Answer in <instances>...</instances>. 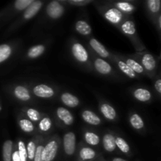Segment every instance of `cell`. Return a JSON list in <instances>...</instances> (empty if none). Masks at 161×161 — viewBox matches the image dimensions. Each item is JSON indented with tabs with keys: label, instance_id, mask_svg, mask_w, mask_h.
Returning <instances> with one entry per match:
<instances>
[{
	"label": "cell",
	"instance_id": "obj_35",
	"mask_svg": "<svg viewBox=\"0 0 161 161\" xmlns=\"http://www.w3.org/2000/svg\"><path fill=\"white\" fill-rule=\"evenodd\" d=\"M44 146L42 141L40 139L38 140L37 145L36 148V153H35V157L33 161H42V152H43Z\"/></svg>",
	"mask_w": 161,
	"mask_h": 161
},
{
	"label": "cell",
	"instance_id": "obj_43",
	"mask_svg": "<svg viewBox=\"0 0 161 161\" xmlns=\"http://www.w3.org/2000/svg\"><path fill=\"white\" fill-rule=\"evenodd\" d=\"M0 112H1V106H0Z\"/></svg>",
	"mask_w": 161,
	"mask_h": 161
},
{
	"label": "cell",
	"instance_id": "obj_34",
	"mask_svg": "<svg viewBox=\"0 0 161 161\" xmlns=\"http://www.w3.org/2000/svg\"><path fill=\"white\" fill-rule=\"evenodd\" d=\"M52 127V120L50 117H44L39 121V128L41 131L47 132L50 130Z\"/></svg>",
	"mask_w": 161,
	"mask_h": 161
},
{
	"label": "cell",
	"instance_id": "obj_31",
	"mask_svg": "<svg viewBox=\"0 0 161 161\" xmlns=\"http://www.w3.org/2000/svg\"><path fill=\"white\" fill-rule=\"evenodd\" d=\"M115 142H116V146L119 148V150L122 153H128L130 152V146L124 138H122L121 137H116L115 138Z\"/></svg>",
	"mask_w": 161,
	"mask_h": 161
},
{
	"label": "cell",
	"instance_id": "obj_27",
	"mask_svg": "<svg viewBox=\"0 0 161 161\" xmlns=\"http://www.w3.org/2000/svg\"><path fill=\"white\" fill-rule=\"evenodd\" d=\"M38 140L33 139L27 143L26 150L27 156H28V161H33V160H34L35 153H36V148L38 142Z\"/></svg>",
	"mask_w": 161,
	"mask_h": 161
},
{
	"label": "cell",
	"instance_id": "obj_39",
	"mask_svg": "<svg viewBox=\"0 0 161 161\" xmlns=\"http://www.w3.org/2000/svg\"><path fill=\"white\" fill-rule=\"evenodd\" d=\"M11 161H20V157H19L18 151H17V146L15 147L14 150H13L12 158H11Z\"/></svg>",
	"mask_w": 161,
	"mask_h": 161
},
{
	"label": "cell",
	"instance_id": "obj_19",
	"mask_svg": "<svg viewBox=\"0 0 161 161\" xmlns=\"http://www.w3.org/2000/svg\"><path fill=\"white\" fill-rule=\"evenodd\" d=\"M75 28L77 32L83 35V36H88L92 31V28H91V25L87 22L83 20H78L75 23Z\"/></svg>",
	"mask_w": 161,
	"mask_h": 161
},
{
	"label": "cell",
	"instance_id": "obj_8",
	"mask_svg": "<svg viewBox=\"0 0 161 161\" xmlns=\"http://www.w3.org/2000/svg\"><path fill=\"white\" fill-rule=\"evenodd\" d=\"M57 116L60 120L62 121L65 125L70 126L73 124L74 117L72 113L65 108L59 107L57 109Z\"/></svg>",
	"mask_w": 161,
	"mask_h": 161
},
{
	"label": "cell",
	"instance_id": "obj_12",
	"mask_svg": "<svg viewBox=\"0 0 161 161\" xmlns=\"http://www.w3.org/2000/svg\"><path fill=\"white\" fill-rule=\"evenodd\" d=\"M82 118L85 122L91 125L97 126L101 124L100 117L91 110H84L82 113Z\"/></svg>",
	"mask_w": 161,
	"mask_h": 161
},
{
	"label": "cell",
	"instance_id": "obj_36",
	"mask_svg": "<svg viewBox=\"0 0 161 161\" xmlns=\"http://www.w3.org/2000/svg\"><path fill=\"white\" fill-rule=\"evenodd\" d=\"M35 0H17L14 3V8L17 10H24L26 9Z\"/></svg>",
	"mask_w": 161,
	"mask_h": 161
},
{
	"label": "cell",
	"instance_id": "obj_14",
	"mask_svg": "<svg viewBox=\"0 0 161 161\" xmlns=\"http://www.w3.org/2000/svg\"><path fill=\"white\" fill-rule=\"evenodd\" d=\"M115 138L116 137L112 134H106L103 136L102 138V145H103V148L107 152L112 153L116 149V142H115Z\"/></svg>",
	"mask_w": 161,
	"mask_h": 161
},
{
	"label": "cell",
	"instance_id": "obj_10",
	"mask_svg": "<svg viewBox=\"0 0 161 161\" xmlns=\"http://www.w3.org/2000/svg\"><path fill=\"white\" fill-rule=\"evenodd\" d=\"M94 64L97 72H98L100 74H102V75H108L113 71L112 66L107 61H105L104 59H102V58H96Z\"/></svg>",
	"mask_w": 161,
	"mask_h": 161
},
{
	"label": "cell",
	"instance_id": "obj_7",
	"mask_svg": "<svg viewBox=\"0 0 161 161\" xmlns=\"http://www.w3.org/2000/svg\"><path fill=\"white\" fill-rule=\"evenodd\" d=\"M141 63L143 69L149 72H153L157 68V61L150 53H144L141 58Z\"/></svg>",
	"mask_w": 161,
	"mask_h": 161
},
{
	"label": "cell",
	"instance_id": "obj_1",
	"mask_svg": "<svg viewBox=\"0 0 161 161\" xmlns=\"http://www.w3.org/2000/svg\"><path fill=\"white\" fill-rule=\"evenodd\" d=\"M59 148V142L58 137H53L44 146L42 152V161H53L56 158Z\"/></svg>",
	"mask_w": 161,
	"mask_h": 161
},
{
	"label": "cell",
	"instance_id": "obj_25",
	"mask_svg": "<svg viewBox=\"0 0 161 161\" xmlns=\"http://www.w3.org/2000/svg\"><path fill=\"white\" fill-rule=\"evenodd\" d=\"M45 51V47L42 44L36 45L34 47H31L28 51V57L30 58H36L42 55Z\"/></svg>",
	"mask_w": 161,
	"mask_h": 161
},
{
	"label": "cell",
	"instance_id": "obj_6",
	"mask_svg": "<svg viewBox=\"0 0 161 161\" xmlns=\"http://www.w3.org/2000/svg\"><path fill=\"white\" fill-rule=\"evenodd\" d=\"M33 93L36 96L42 98H50L54 95V91L53 88L45 84H39L34 86Z\"/></svg>",
	"mask_w": 161,
	"mask_h": 161
},
{
	"label": "cell",
	"instance_id": "obj_32",
	"mask_svg": "<svg viewBox=\"0 0 161 161\" xmlns=\"http://www.w3.org/2000/svg\"><path fill=\"white\" fill-rule=\"evenodd\" d=\"M17 151H18L20 161H28L26 145H25V142L22 141V140H19L18 142H17Z\"/></svg>",
	"mask_w": 161,
	"mask_h": 161
},
{
	"label": "cell",
	"instance_id": "obj_18",
	"mask_svg": "<svg viewBox=\"0 0 161 161\" xmlns=\"http://www.w3.org/2000/svg\"><path fill=\"white\" fill-rule=\"evenodd\" d=\"M134 97L142 102H146L151 100L152 94L148 90L144 88H138L134 91Z\"/></svg>",
	"mask_w": 161,
	"mask_h": 161
},
{
	"label": "cell",
	"instance_id": "obj_37",
	"mask_svg": "<svg viewBox=\"0 0 161 161\" xmlns=\"http://www.w3.org/2000/svg\"><path fill=\"white\" fill-rule=\"evenodd\" d=\"M26 115L29 118V120L33 122H38L41 118L39 112L35 108H28L26 112Z\"/></svg>",
	"mask_w": 161,
	"mask_h": 161
},
{
	"label": "cell",
	"instance_id": "obj_30",
	"mask_svg": "<svg viewBox=\"0 0 161 161\" xmlns=\"http://www.w3.org/2000/svg\"><path fill=\"white\" fill-rule=\"evenodd\" d=\"M19 126L25 133H31L35 130L34 124L28 119H20L19 120Z\"/></svg>",
	"mask_w": 161,
	"mask_h": 161
},
{
	"label": "cell",
	"instance_id": "obj_23",
	"mask_svg": "<svg viewBox=\"0 0 161 161\" xmlns=\"http://www.w3.org/2000/svg\"><path fill=\"white\" fill-rule=\"evenodd\" d=\"M12 47L9 44H1L0 45V64L6 61L12 54Z\"/></svg>",
	"mask_w": 161,
	"mask_h": 161
},
{
	"label": "cell",
	"instance_id": "obj_17",
	"mask_svg": "<svg viewBox=\"0 0 161 161\" xmlns=\"http://www.w3.org/2000/svg\"><path fill=\"white\" fill-rule=\"evenodd\" d=\"M101 113L108 120H114L116 117V112L112 105L104 103L101 105Z\"/></svg>",
	"mask_w": 161,
	"mask_h": 161
},
{
	"label": "cell",
	"instance_id": "obj_9",
	"mask_svg": "<svg viewBox=\"0 0 161 161\" xmlns=\"http://www.w3.org/2000/svg\"><path fill=\"white\" fill-rule=\"evenodd\" d=\"M43 3L41 1H34L25 11V14H24V18L28 20V19L32 18L33 17L36 15V14L39 13V11L40 10L41 8H42Z\"/></svg>",
	"mask_w": 161,
	"mask_h": 161
},
{
	"label": "cell",
	"instance_id": "obj_21",
	"mask_svg": "<svg viewBox=\"0 0 161 161\" xmlns=\"http://www.w3.org/2000/svg\"><path fill=\"white\" fill-rule=\"evenodd\" d=\"M96 152L89 147H83L80 151V158L83 161H90L95 158Z\"/></svg>",
	"mask_w": 161,
	"mask_h": 161
},
{
	"label": "cell",
	"instance_id": "obj_11",
	"mask_svg": "<svg viewBox=\"0 0 161 161\" xmlns=\"http://www.w3.org/2000/svg\"><path fill=\"white\" fill-rule=\"evenodd\" d=\"M90 45L92 47L93 50L102 58H107L109 57V53L106 50V48L96 39H91L90 40Z\"/></svg>",
	"mask_w": 161,
	"mask_h": 161
},
{
	"label": "cell",
	"instance_id": "obj_2",
	"mask_svg": "<svg viewBox=\"0 0 161 161\" xmlns=\"http://www.w3.org/2000/svg\"><path fill=\"white\" fill-rule=\"evenodd\" d=\"M75 141L76 138L73 132H68L64 135L63 138V146H64V153L68 156L73 155L75 151Z\"/></svg>",
	"mask_w": 161,
	"mask_h": 161
},
{
	"label": "cell",
	"instance_id": "obj_40",
	"mask_svg": "<svg viewBox=\"0 0 161 161\" xmlns=\"http://www.w3.org/2000/svg\"><path fill=\"white\" fill-rule=\"evenodd\" d=\"M154 86H155V89L157 90V92H158L159 94H161V80L160 79H158V80L155 82Z\"/></svg>",
	"mask_w": 161,
	"mask_h": 161
},
{
	"label": "cell",
	"instance_id": "obj_15",
	"mask_svg": "<svg viewBox=\"0 0 161 161\" xmlns=\"http://www.w3.org/2000/svg\"><path fill=\"white\" fill-rule=\"evenodd\" d=\"M14 94L17 99L23 101V102H27L31 99L29 91L24 86L19 85V86H15L14 90Z\"/></svg>",
	"mask_w": 161,
	"mask_h": 161
},
{
	"label": "cell",
	"instance_id": "obj_5",
	"mask_svg": "<svg viewBox=\"0 0 161 161\" xmlns=\"http://www.w3.org/2000/svg\"><path fill=\"white\" fill-rule=\"evenodd\" d=\"M104 17L110 23L113 25H119L123 20V13L116 8H109L104 13Z\"/></svg>",
	"mask_w": 161,
	"mask_h": 161
},
{
	"label": "cell",
	"instance_id": "obj_33",
	"mask_svg": "<svg viewBox=\"0 0 161 161\" xmlns=\"http://www.w3.org/2000/svg\"><path fill=\"white\" fill-rule=\"evenodd\" d=\"M149 10L151 14H157L160 12V0H148L146 2Z\"/></svg>",
	"mask_w": 161,
	"mask_h": 161
},
{
	"label": "cell",
	"instance_id": "obj_26",
	"mask_svg": "<svg viewBox=\"0 0 161 161\" xmlns=\"http://www.w3.org/2000/svg\"><path fill=\"white\" fill-rule=\"evenodd\" d=\"M129 67L130 68L133 72H135V73L138 74H142L144 73L145 69H143V67L142 66V64L140 63H138V61H135V60L131 59V58H127L126 60V61H124Z\"/></svg>",
	"mask_w": 161,
	"mask_h": 161
},
{
	"label": "cell",
	"instance_id": "obj_3",
	"mask_svg": "<svg viewBox=\"0 0 161 161\" xmlns=\"http://www.w3.org/2000/svg\"><path fill=\"white\" fill-rule=\"evenodd\" d=\"M64 13V7L58 1H52L47 5V14L50 18H60Z\"/></svg>",
	"mask_w": 161,
	"mask_h": 161
},
{
	"label": "cell",
	"instance_id": "obj_13",
	"mask_svg": "<svg viewBox=\"0 0 161 161\" xmlns=\"http://www.w3.org/2000/svg\"><path fill=\"white\" fill-rule=\"evenodd\" d=\"M61 100L63 104L70 108H75L80 105V100L78 97L70 93H64L61 94Z\"/></svg>",
	"mask_w": 161,
	"mask_h": 161
},
{
	"label": "cell",
	"instance_id": "obj_22",
	"mask_svg": "<svg viewBox=\"0 0 161 161\" xmlns=\"http://www.w3.org/2000/svg\"><path fill=\"white\" fill-rule=\"evenodd\" d=\"M130 124L131 127L135 130H141L144 127L145 123L142 118L138 114V113H134L130 117Z\"/></svg>",
	"mask_w": 161,
	"mask_h": 161
},
{
	"label": "cell",
	"instance_id": "obj_41",
	"mask_svg": "<svg viewBox=\"0 0 161 161\" xmlns=\"http://www.w3.org/2000/svg\"><path fill=\"white\" fill-rule=\"evenodd\" d=\"M113 161H127V160H124V159L123 158H119V157H116V158L113 159Z\"/></svg>",
	"mask_w": 161,
	"mask_h": 161
},
{
	"label": "cell",
	"instance_id": "obj_24",
	"mask_svg": "<svg viewBox=\"0 0 161 161\" xmlns=\"http://www.w3.org/2000/svg\"><path fill=\"white\" fill-rule=\"evenodd\" d=\"M116 8L121 13L124 12L127 14H131L135 10V7L134 5L129 2H117L115 3Z\"/></svg>",
	"mask_w": 161,
	"mask_h": 161
},
{
	"label": "cell",
	"instance_id": "obj_28",
	"mask_svg": "<svg viewBox=\"0 0 161 161\" xmlns=\"http://www.w3.org/2000/svg\"><path fill=\"white\" fill-rule=\"evenodd\" d=\"M84 140L87 144L91 146H97L100 142V138L95 133L91 131H86L84 134Z\"/></svg>",
	"mask_w": 161,
	"mask_h": 161
},
{
	"label": "cell",
	"instance_id": "obj_16",
	"mask_svg": "<svg viewBox=\"0 0 161 161\" xmlns=\"http://www.w3.org/2000/svg\"><path fill=\"white\" fill-rule=\"evenodd\" d=\"M14 142L11 140H6L3 144V161H11Z\"/></svg>",
	"mask_w": 161,
	"mask_h": 161
},
{
	"label": "cell",
	"instance_id": "obj_38",
	"mask_svg": "<svg viewBox=\"0 0 161 161\" xmlns=\"http://www.w3.org/2000/svg\"><path fill=\"white\" fill-rule=\"evenodd\" d=\"M91 0H69L68 3L75 6H84L91 3Z\"/></svg>",
	"mask_w": 161,
	"mask_h": 161
},
{
	"label": "cell",
	"instance_id": "obj_42",
	"mask_svg": "<svg viewBox=\"0 0 161 161\" xmlns=\"http://www.w3.org/2000/svg\"><path fill=\"white\" fill-rule=\"evenodd\" d=\"M160 20H161V17H160V16H159V19H158V25H159V28H160V26H161Z\"/></svg>",
	"mask_w": 161,
	"mask_h": 161
},
{
	"label": "cell",
	"instance_id": "obj_29",
	"mask_svg": "<svg viewBox=\"0 0 161 161\" xmlns=\"http://www.w3.org/2000/svg\"><path fill=\"white\" fill-rule=\"evenodd\" d=\"M117 63H118V66H119V69H120L121 72H122L123 73L125 74L127 76L130 77V78H132V79L136 77V73H135V72H133V71L130 69V68L129 67V66L124 62V61H120V60H118Z\"/></svg>",
	"mask_w": 161,
	"mask_h": 161
},
{
	"label": "cell",
	"instance_id": "obj_4",
	"mask_svg": "<svg viewBox=\"0 0 161 161\" xmlns=\"http://www.w3.org/2000/svg\"><path fill=\"white\" fill-rule=\"evenodd\" d=\"M72 53L74 58L78 61L82 63L87 62L88 58V53L85 47L80 42H75L72 47Z\"/></svg>",
	"mask_w": 161,
	"mask_h": 161
},
{
	"label": "cell",
	"instance_id": "obj_20",
	"mask_svg": "<svg viewBox=\"0 0 161 161\" xmlns=\"http://www.w3.org/2000/svg\"><path fill=\"white\" fill-rule=\"evenodd\" d=\"M121 30H122V32L127 36H134L136 34L135 25L130 20H125L124 23H122V25H121Z\"/></svg>",
	"mask_w": 161,
	"mask_h": 161
}]
</instances>
